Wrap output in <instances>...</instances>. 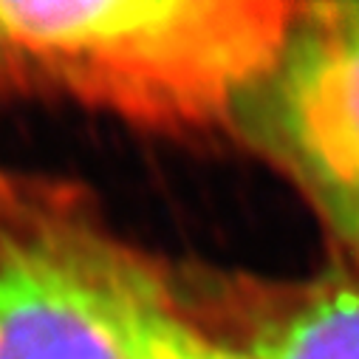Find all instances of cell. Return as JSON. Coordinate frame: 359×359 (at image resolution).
<instances>
[{"instance_id": "2", "label": "cell", "mask_w": 359, "mask_h": 359, "mask_svg": "<svg viewBox=\"0 0 359 359\" xmlns=\"http://www.w3.org/2000/svg\"><path fill=\"white\" fill-rule=\"evenodd\" d=\"M97 232L65 184L0 161V359H128L94 289Z\"/></svg>"}, {"instance_id": "4", "label": "cell", "mask_w": 359, "mask_h": 359, "mask_svg": "<svg viewBox=\"0 0 359 359\" xmlns=\"http://www.w3.org/2000/svg\"><path fill=\"white\" fill-rule=\"evenodd\" d=\"M100 309L128 359H249L204 334L170 300L161 280L102 226L91 252Z\"/></svg>"}, {"instance_id": "3", "label": "cell", "mask_w": 359, "mask_h": 359, "mask_svg": "<svg viewBox=\"0 0 359 359\" xmlns=\"http://www.w3.org/2000/svg\"><path fill=\"white\" fill-rule=\"evenodd\" d=\"M260 91L263 136L359 257V4H303Z\"/></svg>"}, {"instance_id": "1", "label": "cell", "mask_w": 359, "mask_h": 359, "mask_svg": "<svg viewBox=\"0 0 359 359\" xmlns=\"http://www.w3.org/2000/svg\"><path fill=\"white\" fill-rule=\"evenodd\" d=\"M303 4L0 0V111L60 97L156 130L226 119L275 74Z\"/></svg>"}, {"instance_id": "5", "label": "cell", "mask_w": 359, "mask_h": 359, "mask_svg": "<svg viewBox=\"0 0 359 359\" xmlns=\"http://www.w3.org/2000/svg\"><path fill=\"white\" fill-rule=\"evenodd\" d=\"M243 353L249 359H359V280L320 286L263 320Z\"/></svg>"}]
</instances>
